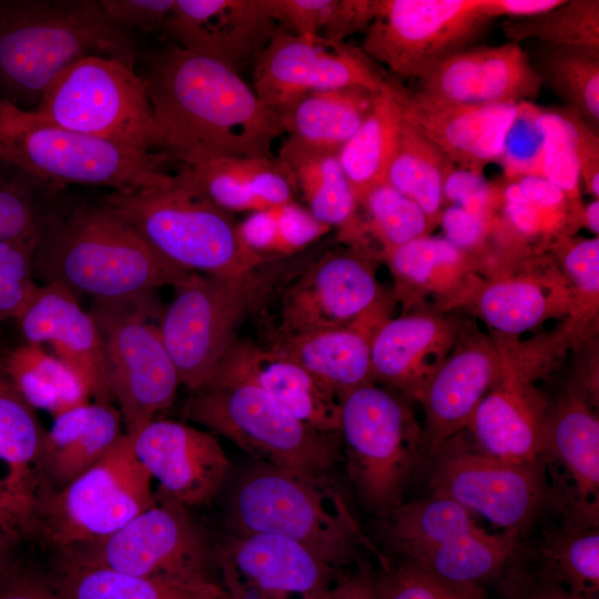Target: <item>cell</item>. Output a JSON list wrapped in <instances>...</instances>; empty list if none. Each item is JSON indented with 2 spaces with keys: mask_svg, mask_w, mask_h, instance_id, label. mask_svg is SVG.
I'll list each match as a JSON object with an SVG mask.
<instances>
[{
  "mask_svg": "<svg viewBox=\"0 0 599 599\" xmlns=\"http://www.w3.org/2000/svg\"><path fill=\"white\" fill-rule=\"evenodd\" d=\"M104 202L184 271L230 277L268 258L246 245L231 212L204 195L182 169L162 185L111 192Z\"/></svg>",
  "mask_w": 599,
  "mask_h": 599,
  "instance_id": "8992f818",
  "label": "cell"
},
{
  "mask_svg": "<svg viewBox=\"0 0 599 599\" xmlns=\"http://www.w3.org/2000/svg\"><path fill=\"white\" fill-rule=\"evenodd\" d=\"M568 108V106H567ZM575 130L580 183L595 200L599 197V138L581 116L568 108Z\"/></svg>",
  "mask_w": 599,
  "mask_h": 599,
  "instance_id": "91938a15",
  "label": "cell"
},
{
  "mask_svg": "<svg viewBox=\"0 0 599 599\" xmlns=\"http://www.w3.org/2000/svg\"><path fill=\"white\" fill-rule=\"evenodd\" d=\"M565 0H483L486 14L495 18L521 19L547 12Z\"/></svg>",
  "mask_w": 599,
  "mask_h": 599,
  "instance_id": "e7e4bbea",
  "label": "cell"
},
{
  "mask_svg": "<svg viewBox=\"0 0 599 599\" xmlns=\"http://www.w3.org/2000/svg\"><path fill=\"white\" fill-rule=\"evenodd\" d=\"M232 599H329L337 569L301 544L274 535H229L213 549Z\"/></svg>",
  "mask_w": 599,
  "mask_h": 599,
  "instance_id": "ac0fdd59",
  "label": "cell"
},
{
  "mask_svg": "<svg viewBox=\"0 0 599 599\" xmlns=\"http://www.w3.org/2000/svg\"><path fill=\"white\" fill-rule=\"evenodd\" d=\"M500 591L505 599H580L561 585L540 576L516 558L501 573Z\"/></svg>",
  "mask_w": 599,
  "mask_h": 599,
  "instance_id": "9f6ffc18",
  "label": "cell"
},
{
  "mask_svg": "<svg viewBox=\"0 0 599 599\" xmlns=\"http://www.w3.org/2000/svg\"><path fill=\"white\" fill-rule=\"evenodd\" d=\"M161 307L155 294L124 302L93 301L103 368L113 402L134 436L173 404L180 379L158 325Z\"/></svg>",
  "mask_w": 599,
  "mask_h": 599,
  "instance_id": "4fadbf2b",
  "label": "cell"
},
{
  "mask_svg": "<svg viewBox=\"0 0 599 599\" xmlns=\"http://www.w3.org/2000/svg\"><path fill=\"white\" fill-rule=\"evenodd\" d=\"M0 156L42 182L130 192L166 183L167 153L142 152L83 134L0 99Z\"/></svg>",
  "mask_w": 599,
  "mask_h": 599,
  "instance_id": "52a82bcc",
  "label": "cell"
},
{
  "mask_svg": "<svg viewBox=\"0 0 599 599\" xmlns=\"http://www.w3.org/2000/svg\"><path fill=\"white\" fill-rule=\"evenodd\" d=\"M0 368L33 408L53 417L92 397L85 378L41 345L23 343L7 351Z\"/></svg>",
  "mask_w": 599,
  "mask_h": 599,
  "instance_id": "d590c367",
  "label": "cell"
},
{
  "mask_svg": "<svg viewBox=\"0 0 599 599\" xmlns=\"http://www.w3.org/2000/svg\"><path fill=\"white\" fill-rule=\"evenodd\" d=\"M319 253L317 248L268 257L230 277L190 272L174 285L173 298L163 307L158 327L180 384L191 392L204 387L237 341L243 323L277 298Z\"/></svg>",
  "mask_w": 599,
  "mask_h": 599,
  "instance_id": "277c9868",
  "label": "cell"
},
{
  "mask_svg": "<svg viewBox=\"0 0 599 599\" xmlns=\"http://www.w3.org/2000/svg\"><path fill=\"white\" fill-rule=\"evenodd\" d=\"M58 571L53 585L64 599H232L217 581L190 582L90 567Z\"/></svg>",
  "mask_w": 599,
  "mask_h": 599,
  "instance_id": "8d00e7d4",
  "label": "cell"
},
{
  "mask_svg": "<svg viewBox=\"0 0 599 599\" xmlns=\"http://www.w3.org/2000/svg\"><path fill=\"white\" fill-rule=\"evenodd\" d=\"M455 166L404 114L386 183L415 202L430 223L440 217L444 181Z\"/></svg>",
  "mask_w": 599,
  "mask_h": 599,
  "instance_id": "74e56055",
  "label": "cell"
},
{
  "mask_svg": "<svg viewBox=\"0 0 599 599\" xmlns=\"http://www.w3.org/2000/svg\"><path fill=\"white\" fill-rule=\"evenodd\" d=\"M99 3L118 26L151 32L164 30L175 0H99Z\"/></svg>",
  "mask_w": 599,
  "mask_h": 599,
  "instance_id": "11a10c76",
  "label": "cell"
},
{
  "mask_svg": "<svg viewBox=\"0 0 599 599\" xmlns=\"http://www.w3.org/2000/svg\"><path fill=\"white\" fill-rule=\"evenodd\" d=\"M152 477L124 434L93 466L63 488L40 485L22 535L58 554L100 540L156 500Z\"/></svg>",
  "mask_w": 599,
  "mask_h": 599,
  "instance_id": "ba28073f",
  "label": "cell"
},
{
  "mask_svg": "<svg viewBox=\"0 0 599 599\" xmlns=\"http://www.w3.org/2000/svg\"><path fill=\"white\" fill-rule=\"evenodd\" d=\"M376 94L357 85L311 91L273 110L287 139L339 152L372 112Z\"/></svg>",
  "mask_w": 599,
  "mask_h": 599,
  "instance_id": "1f68e13d",
  "label": "cell"
},
{
  "mask_svg": "<svg viewBox=\"0 0 599 599\" xmlns=\"http://www.w3.org/2000/svg\"><path fill=\"white\" fill-rule=\"evenodd\" d=\"M47 429L0 368V528L21 536L40 486Z\"/></svg>",
  "mask_w": 599,
  "mask_h": 599,
  "instance_id": "4316f807",
  "label": "cell"
},
{
  "mask_svg": "<svg viewBox=\"0 0 599 599\" xmlns=\"http://www.w3.org/2000/svg\"><path fill=\"white\" fill-rule=\"evenodd\" d=\"M143 77L175 162L274 158L284 134L278 118L237 71L173 44L150 59Z\"/></svg>",
  "mask_w": 599,
  "mask_h": 599,
  "instance_id": "6da1fadb",
  "label": "cell"
},
{
  "mask_svg": "<svg viewBox=\"0 0 599 599\" xmlns=\"http://www.w3.org/2000/svg\"><path fill=\"white\" fill-rule=\"evenodd\" d=\"M216 375L254 383L303 424L324 434H338L341 394L271 348L237 339L221 359Z\"/></svg>",
  "mask_w": 599,
  "mask_h": 599,
  "instance_id": "d4e9b609",
  "label": "cell"
},
{
  "mask_svg": "<svg viewBox=\"0 0 599 599\" xmlns=\"http://www.w3.org/2000/svg\"><path fill=\"white\" fill-rule=\"evenodd\" d=\"M276 26L263 0H175L163 31L184 50L237 71L255 63Z\"/></svg>",
  "mask_w": 599,
  "mask_h": 599,
  "instance_id": "603a6c76",
  "label": "cell"
},
{
  "mask_svg": "<svg viewBox=\"0 0 599 599\" xmlns=\"http://www.w3.org/2000/svg\"><path fill=\"white\" fill-rule=\"evenodd\" d=\"M581 219L585 225L596 235L599 233V201L593 200L582 209Z\"/></svg>",
  "mask_w": 599,
  "mask_h": 599,
  "instance_id": "003e7915",
  "label": "cell"
},
{
  "mask_svg": "<svg viewBox=\"0 0 599 599\" xmlns=\"http://www.w3.org/2000/svg\"><path fill=\"white\" fill-rule=\"evenodd\" d=\"M263 6L286 30L334 42L365 32L375 12V0H263Z\"/></svg>",
  "mask_w": 599,
  "mask_h": 599,
  "instance_id": "b9f144b4",
  "label": "cell"
},
{
  "mask_svg": "<svg viewBox=\"0 0 599 599\" xmlns=\"http://www.w3.org/2000/svg\"><path fill=\"white\" fill-rule=\"evenodd\" d=\"M132 438L138 459L159 488L189 508L210 502L225 481L229 458L207 432L154 418Z\"/></svg>",
  "mask_w": 599,
  "mask_h": 599,
  "instance_id": "44dd1931",
  "label": "cell"
},
{
  "mask_svg": "<svg viewBox=\"0 0 599 599\" xmlns=\"http://www.w3.org/2000/svg\"><path fill=\"white\" fill-rule=\"evenodd\" d=\"M546 423L540 398L512 382L484 396L467 427L479 453L525 464L539 461Z\"/></svg>",
  "mask_w": 599,
  "mask_h": 599,
  "instance_id": "f546056e",
  "label": "cell"
},
{
  "mask_svg": "<svg viewBox=\"0 0 599 599\" xmlns=\"http://www.w3.org/2000/svg\"><path fill=\"white\" fill-rule=\"evenodd\" d=\"M390 263L400 276L425 282L436 268L454 265L461 251L445 237L422 236L388 251Z\"/></svg>",
  "mask_w": 599,
  "mask_h": 599,
  "instance_id": "816d5d0a",
  "label": "cell"
},
{
  "mask_svg": "<svg viewBox=\"0 0 599 599\" xmlns=\"http://www.w3.org/2000/svg\"><path fill=\"white\" fill-rule=\"evenodd\" d=\"M234 534L294 540L337 569L355 562L362 532L341 491L326 476L261 463L236 484L229 508Z\"/></svg>",
  "mask_w": 599,
  "mask_h": 599,
  "instance_id": "5b68a950",
  "label": "cell"
},
{
  "mask_svg": "<svg viewBox=\"0 0 599 599\" xmlns=\"http://www.w3.org/2000/svg\"><path fill=\"white\" fill-rule=\"evenodd\" d=\"M329 226L318 222L308 210L293 202L276 207V233L273 256H288L328 231Z\"/></svg>",
  "mask_w": 599,
  "mask_h": 599,
  "instance_id": "db71d44e",
  "label": "cell"
},
{
  "mask_svg": "<svg viewBox=\"0 0 599 599\" xmlns=\"http://www.w3.org/2000/svg\"><path fill=\"white\" fill-rule=\"evenodd\" d=\"M372 551L379 562L374 570L379 599H486L481 586L445 582L404 560H390L376 547Z\"/></svg>",
  "mask_w": 599,
  "mask_h": 599,
  "instance_id": "f6af8a7d",
  "label": "cell"
},
{
  "mask_svg": "<svg viewBox=\"0 0 599 599\" xmlns=\"http://www.w3.org/2000/svg\"><path fill=\"white\" fill-rule=\"evenodd\" d=\"M387 80L361 48L278 24L254 63V91L271 109L311 91L357 85L379 92Z\"/></svg>",
  "mask_w": 599,
  "mask_h": 599,
  "instance_id": "e0dca14e",
  "label": "cell"
},
{
  "mask_svg": "<svg viewBox=\"0 0 599 599\" xmlns=\"http://www.w3.org/2000/svg\"><path fill=\"white\" fill-rule=\"evenodd\" d=\"M0 599H64L54 587L16 568L0 580Z\"/></svg>",
  "mask_w": 599,
  "mask_h": 599,
  "instance_id": "be15d7a7",
  "label": "cell"
},
{
  "mask_svg": "<svg viewBox=\"0 0 599 599\" xmlns=\"http://www.w3.org/2000/svg\"><path fill=\"white\" fill-rule=\"evenodd\" d=\"M61 191L0 156V240L40 235L61 210Z\"/></svg>",
  "mask_w": 599,
  "mask_h": 599,
  "instance_id": "7bdbcfd3",
  "label": "cell"
},
{
  "mask_svg": "<svg viewBox=\"0 0 599 599\" xmlns=\"http://www.w3.org/2000/svg\"><path fill=\"white\" fill-rule=\"evenodd\" d=\"M183 416L276 467L326 476L339 458L333 435L303 424L260 386L242 378L213 376L192 392Z\"/></svg>",
  "mask_w": 599,
  "mask_h": 599,
  "instance_id": "30bf717a",
  "label": "cell"
},
{
  "mask_svg": "<svg viewBox=\"0 0 599 599\" xmlns=\"http://www.w3.org/2000/svg\"><path fill=\"white\" fill-rule=\"evenodd\" d=\"M18 536L0 529V580L14 569L13 546Z\"/></svg>",
  "mask_w": 599,
  "mask_h": 599,
  "instance_id": "03108f58",
  "label": "cell"
},
{
  "mask_svg": "<svg viewBox=\"0 0 599 599\" xmlns=\"http://www.w3.org/2000/svg\"><path fill=\"white\" fill-rule=\"evenodd\" d=\"M443 196L448 205L489 217L498 200V185L488 182L481 172L455 166L444 181Z\"/></svg>",
  "mask_w": 599,
  "mask_h": 599,
  "instance_id": "f5cc1de1",
  "label": "cell"
},
{
  "mask_svg": "<svg viewBox=\"0 0 599 599\" xmlns=\"http://www.w3.org/2000/svg\"><path fill=\"white\" fill-rule=\"evenodd\" d=\"M33 111L118 145L167 153L144 77L115 59L90 55L74 62L52 81Z\"/></svg>",
  "mask_w": 599,
  "mask_h": 599,
  "instance_id": "7c38bea8",
  "label": "cell"
},
{
  "mask_svg": "<svg viewBox=\"0 0 599 599\" xmlns=\"http://www.w3.org/2000/svg\"><path fill=\"white\" fill-rule=\"evenodd\" d=\"M505 37L515 43L537 39L554 45L599 49V1L565 0L547 12L521 19H507Z\"/></svg>",
  "mask_w": 599,
  "mask_h": 599,
  "instance_id": "ee69618b",
  "label": "cell"
},
{
  "mask_svg": "<svg viewBox=\"0 0 599 599\" xmlns=\"http://www.w3.org/2000/svg\"><path fill=\"white\" fill-rule=\"evenodd\" d=\"M346 471L362 506L384 519L405 502L423 460V432L410 409L373 383L341 395L339 428Z\"/></svg>",
  "mask_w": 599,
  "mask_h": 599,
  "instance_id": "9c48e42d",
  "label": "cell"
},
{
  "mask_svg": "<svg viewBox=\"0 0 599 599\" xmlns=\"http://www.w3.org/2000/svg\"><path fill=\"white\" fill-rule=\"evenodd\" d=\"M515 182L525 197L540 212L549 232L565 222L566 207H572L577 202L544 176H525Z\"/></svg>",
  "mask_w": 599,
  "mask_h": 599,
  "instance_id": "6f0895ef",
  "label": "cell"
},
{
  "mask_svg": "<svg viewBox=\"0 0 599 599\" xmlns=\"http://www.w3.org/2000/svg\"><path fill=\"white\" fill-rule=\"evenodd\" d=\"M402 85L388 78L377 92L369 115L342 146L338 158L357 203L386 183L404 119Z\"/></svg>",
  "mask_w": 599,
  "mask_h": 599,
  "instance_id": "836d02e7",
  "label": "cell"
},
{
  "mask_svg": "<svg viewBox=\"0 0 599 599\" xmlns=\"http://www.w3.org/2000/svg\"><path fill=\"white\" fill-rule=\"evenodd\" d=\"M438 335L436 322L423 316H406L384 324L370 343L373 377L420 399L424 382L417 359Z\"/></svg>",
  "mask_w": 599,
  "mask_h": 599,
  "instance_id": "ab89813d",
  "label": "cell"
},
{
  "mask_svg": "<svg viewBox=\"0 0 599 599\" xmlns=\"http://www.w3.org/2000/svg\"><path fill=\"white\" fill-rule=\"evenodd\" d=\"M278 158L293 172L313 217L327 226H338L344 237H355L357 200L341 165L338 151L286 139Z\"/></svg>",
  "mask_w": 599,
  "mask_h": 599,
  "instance_id": "e575fe53",
  "label": "cell"
},
{
  "mask_svg": "<svg viewBox=\"0 0 599 599\" xmlns=\"http://www.w3.org/2000/svg\"><path fill=\"white\" fill-rule=\"evenodd\" d=\"M565 266L578 286L587 293L599 291V238L571 243L565 254Z\"/></svg>",
  "mask_w": 599,
  "mask_h": 599,
  "instance_id": "94428289",
  "label": "cell"
},
{
  "mask_svg": "<svg viewBox=\"0 0 599 599\" xmlns=\"http://www.w3.org/2000/svg\"><path fill=\"white\" fill-rule=\"evenodd\" d=\"M90 55L135 62L132 35L99 0H0V99L33 110L63 70Z\"/></svg>",
  "mask_w": 599,
  "mask_h": 599,
  "instance_id": "3957f363",
  "label": "cell"
},
{
  "mask_svg": "<svg viewBox=\"0 0 599 599\" xmlns=\"http://www.w3.org/2000/svg\"><path fill=\"white\" fill-rule=\"evenodd\" d=\"M542 81L519 43L474 45L455 53L418 80L427 99L485 105L532 102Z\"/></svg>",
  "mask_w": 599,
  "mask_h": 599,
  "instance_id": "7402d4cb",
  "label": "cell"
},
{
  "mask_svg": "<svg viewBox=\"0 0 599 599\" xmlns=\"http://www.w3.org/2000/svg\"><path fill=\"white\" fill-rule=\"evenodd\" d=\"M540 110L541 106L529 101L517 104L515 118L506 133L497 161L507 181L525 176H542Z\"/></svg>",
  "mask_w": 599,
  "mask_h": 599,
  "instance_id": "f907efd6",
  "label": "cell"
},
{
  "mask_svg": "<svg viewBox=\"0 0 599 599\" xmlns=\"http://www.w3.org/2000/svg\"><path fill=\"white\" fill-rule=\"evenodd\" d=\"M110 403L93 402L54 417L39 457L40 485L58 490L101 459L124 435Z\"/></svg>",
  "mask_w": 599,
  "mask_h": 599,
  "instance_id": "83f0119b",
  "label": "cell"
},
{
  "mask_svg": "<svg viewBox=\"0 0 599 599\" xmlns=\"http://www.w3.org/2000/svg\"><path fill=\"white\" fill-rule=\"evenodd\" d=\"M539 128L544 151L542 176L571 199L578 200L581 183L569 109L541 108Z\"/></svg>",
  "mask_w": 599,
  "mask_h": 599,
  "instance_id": "bcb514c9",
  "label": "cell"
},
{
  "mask_svg": "<svg viewBox=\"0 0 599 599\" xmlns=\"http://www.w3.org/2000/svg\"><path fill=\"white\" fill-rule=\"evenodd\" d=\"M536 567L544 578L580 599L599 596V528L559 524L544 530L536 546Z\"/></svg>",
  "mask_w": 599,
  "mask_h": 599,
  "instance_id": "f35d334b",
  "label": "cell"
},
{
  "mask_svg": "<svg viewBox=\"0 0 599 599\" xmlns=\"http://www.w3.org/2000/svg\"><path fill=\"white\" fill-rule=\"evenodd\" d=\"M541 290L524 281L497 283L481 295L479 309L484 318L502 333L518 334L536 325L546 312Z\"/></svg>",
  "mask_w": 599,
  "mask_h": 599,
  "instance_id": "c3c4849f",
  "label": "cell"
},
{
  "mask_svg": "<svg viewBox=\"0 0 599 599\" xmlns=\"http://www.w3.org/2000/svg\"><path fill=\"white\" fill-rule=\"evenodd\" d=\"M16 321L24 343L50 345L57 357L85 378L94 402L114 403L104 375L95 321L70 288L60 282L39 286Z\"/></svg>",
  "mask_w": 599,
  "mask_h": 599,
  "instance_id": "484cf974",
  "label": "cell"
},
{
  "mask_svg": "<svg viewBox=\"0 0 599 599\" xmlns=\"http://www.w3.org/2000/svg\"><path fill=\"white\" fill-rule=\"evenodd\" d=\"M532 63L566 106L596 132L599 128V49L542 43Z\"/></svg>",
  "mask_w": 599,
  "mask_h": 599,
  "instance_id": "60d3db41",
  "label": "cell"
},
{
  "mask_svg": "<svg viewBox=\"0 0 599 599\" xmlns=\"http://www.w3.org/2000/svg\"><path fill=\"white\" fill-rule=\"evenodd\" d=\"M494 379L495 365L488 354L479 349L455 355L428 378L420 397L426 412L423 459L468 426Z\"/></svg>",
  "mask_w": 599,
  "mask_h": 599,
  "instance_id": "4dcf8cb0",
  "label": "cell"
},
{
  "mask_svg": "<svg viewBox=\"0 0 599 599\" xmlns=\"http://www.w3.org/2000/svg\"><path fill=\"white\" fill-rule=\"evenodd\" d=\"M180 165L204 195L229 212L284 205L298 191L293 172L278 156L216 158Z\"/></svg>",
  "mask_w": 599,
  "mask_h": 599,
  "instance_id": "f1b7e54d",
  "label": "cell"
},
{
  "mask_svg": "<svg viewBox=\"0 0 599 599\" xmlns=\"http://www.w3.org/2000/svg\"><path fill=\"white\" fill-rule=\"evenodd\" d=\"M491 21L483 0H375L361 49L396 77L420 80L474 47Z\"/></svg>",
  "mask_w": 599,
  "mask_h": 599,
  "instance_id": "9a60e30c",
  "label": "cell"
},
{
  "mask_svg": "<svg viewBox=\"0 0 599 599\" xmlns=\"http://www.w3.org/2000/svg\"><path fill=\"white\" fill-rule=\"evenodd\" d=\"M362 204L368 211L372 230L388 251L425 236L430 224L415 202L388 183L372 190Z\"/></svg>",
  "mask_w": 599,
  "mask_h": 599,
  "instance_id": "7dc6e473",
  "label": "cell"
},
{
  "mask_svg": "<svg viewBox=\"0 0 599 599\" xmlns=\"http://www.w3.org/2000/svg\"><path fill=\"white\" fill-rule=\"evenodd\" d=\"M329 599H379L374 570L364 561L342 569L335 579Z\"/></svg>",
  "mask_w": 599,
  "mask_h": 599,
  "instance_id": "6125c7cd",
  "label": "cell"
},
{
  "mask_svg": "<svg viewBox=\"0 0 599 599\" xmlns=\"http://www.w3.org/2000/svg\"><path fill=\"white\" fill-rule=\"evenodd\" d=\"M39 238L0 240V322L17 319L39 288L32 277Z\"/></svg>",
  "mask_w": 599,
  "mask_h": 599,
  "instance_id": "681fc988",
  "label": "cell"
},
{
  "mask_svg": "<svg viewBox=\"0 0 599 599\" xmlns=\"http://www.w3.org/2000/svg\"><path fill=\"white\" fill-rule=\"evenodd\" d=\"M376 280L354 251L319 254L278 295L280 324L273 331L300 333L344 328L376 301Z\"/></svg>",
  "mask_w": 599,
  "mask_h": 599,
  "instance_id": "ffe728a7",
  "label": "cell"
},
{
  "mask_svg": "<svg viewBox=\"0 0 599 599\" xmlns=\"http://www.w3.org/2000/svg\"><path fill=\"white\" fill-rule=\"evenodd\" d=\"M266 347L291 358L341 395L374 378L370 343L351 327L300 333L272 329Z\"/></svg>",
  "mask_w": 599,
  "mask_h": 599,
  "instance_id": "d6a6232c",
  "label": "cell"
},
{
  "mask_svg": "<svg viewBox=\"0 0 599 599\" xmlns=\"http://www.w3.org/2000/svg\"><path fill=\"white\" fill-rule=\"evenodd\" d=\"M439 219L445 238L460 251L481 244L491 225V216L481 217L455 205L444 207Z\"/></svg>",
  "mask_w": 599,
  "mask_h": 599,
  "instance_id": "680465c9",
  "label": "cell"
},
{
  "mask_svg": "<svg viewBox=\"0 0 599 599\" xmlns=\"http://www.w3.org/2000/svg\"><path fill=\"white\" fill-rule=\"evenodd\" d=\"M405 116L461 169L497 162L518 103L455 104L400 88Z\"/></svg>",
  "mask_w": 599,
  "mask_h": 599,
  "instance_id": "cb8c5ba5",
  "label": "cell"
},
{
  "mask_svg": "<svg viewBox=\"0 0 599 599\" xmlns=\"http://www.w3.org/2000/svg\"><path fill=\"white\" fill-rule=\"evenodd\" d=\"M427 459L432 495L451 499L519 538L551 511L540 461L498 459L453 438Z\"/></svg>",
  "mask_w": 599,
  "mask_h": 599,
  "instance_id": "2e32d148",
  "label": "cell"
},
{
  "mask_svg": "<svg viewBox=\"0 0 599 599\" xmlns=\"http://www.w3.org/2000/svg\"><path fill=\"white\" fill-rule=\"evenodd\" d=\"M551 512L564 526L599 527V423L571 396L547 419L539 455Z\"/></svg>",
  "mask_w": 599,
  "mask_h": 599,
  "instance_id": "d6986e66",
  "label": "cell"
},
{
  "mask_svg": "<svg viewBox=\"0 0 599 599\" xmlns=\"http://www.w3.org/2000/svg\"><path fill=\"white\" fill-rule=\"evenodd\" d=\"M33 270L102 302L145 297L190 273L161 256L105 202L60 210L40 234Z\"/></svg>",
  "mask_w": 599,
  "mask_h": 599,
  "instance_id": "7a4b0ae2",
  "label": "cell"
},
{
  "mask_svg": "<svg viewBox=\"0 0 599 599\" xmlns=\"http://www.w3.org/2000/svg\"><path fill=\"white\" fill-rule=\"evenodd\" d=\"M155 502L113 534L58 559V570L104 568L142 577L215 582L213 549L189 507L158 488ZM220 582V581H217Z\"/></svg>",
  "mask_w": 599,
  "mask_h": 599,
  "instance_id": "5bb4252c",
  "label": "cell"
},
{
  "mask_svg": "<svg viewBox=\"0 0 599 599\" xmlns=\"http://www.w3.org/2000/svg\"><path fill=\"white\" fill-rule=\"evenodd\" d=\"M379 522L383 539L400 560L459 586L500 577L520 549L516 534H490L473 512L440 496L403 502Z\"/></svg>",
  "mask_w": 599,
  "mask_h": 599,
  "instance_id": "8fae6325",
  "label": "cell"
}]
</instances>
